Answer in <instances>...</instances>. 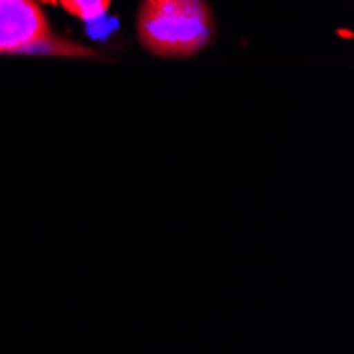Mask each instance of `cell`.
I'll list each match as a JSON object with an SVG mask.
<instances>
[{
	"mask_svg": "<svg viewBox=\"0 0 354 354\" xmlns=\"http://www.w3.org/2000/svg\"><path fill=\"white\" fill-rule=\"evenodd\" d=\"M51 39L37 0H0V53L39 51Z\"/></svg>",
	"mask_w": 354,
	"mask_h": 354,
	"instance_id": "cell-2",
	"label": "cell"
},
{
	"mask_svg": "<svg viewBox=\"0 0 354 354\" xmlns=\"http://www.w3.org/2000/svg\"><path fill=\"white\" fill-rule=\"evenodd\" d=\"M136 32L153 55L189 57L210 45L214 19L204 0H145Z\"/></svg>",
	"mask_w": 354,
	"mask_h": 354,
	"instance_id": "cell-1",
	"label": "cell"
},
{
	"mask_svg": "<svg viewBox=\"0 0 354 354\" xmlns=\"http://www.w3.org/2000/svg\"><path fill=\"white\" fill-rule=\"evenodd\" d=\"M59 5L83 21H93L109 11L111 0H59Z\"/></svg>",
	"mask_w": 354,
	"mask_h": 354,
	"instance_id": "cell-3",
	"label": "cell"
}]
</instances>
